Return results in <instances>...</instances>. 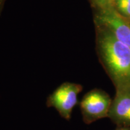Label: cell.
Segmentation results:
<instances>
[{"label": "cell", "mask_w": 130, "mask_h": 130, "mask_svg": "<svg viewBox=\"0 0 130 130\" xmlns=\"http://www.w3.org/2000/svg\"><path fill=\"white\" fill-rule=\"evenodd\" d=\"M99 54L116 89L130 87V48L111 32L99 39Z\"/></svg>", "instance_id": "cell-1"}, {"label": "cell", "mask_w": 130, "mask_h": 130, "mask_svg": "<svg viewBox=\"0 0 130 130\" xmlns=\"http://www.w3.org/2000/svg\"><path fill=\"white\" fill-rule=\"evenodd\" d=\"M111 102L109 95L101 89H94L87 92L79 103L84 122L89 125L108 117Z\"/></svg>", "instance_id": "cell-2"}, {"label": "cell", "mask_w": 130, "mask_h": 130, "mask_svg": "<svg viewBox=\"0 0 130 130\" xmlns=\"http://www.w3.org/2000/svg\"><path fill=\"white\" fill-rule=\"evenodd\" d=\"M82 90L83 86L80 84L65 82L49 95L46 106L55 108L61 118L69 121L72 110L78 102V95Z\"/></svg>", "instance_id": "cell-3"}, {"label": "cell", "mask_w": 130, "mask_h": 130, "mask_svg": "<svg viewBox=\"0 0 130 130\" xmlns=\"http://www.w3.org/2000/svg\"><path fill=\"white\" fill-rule=\"evenodd\" d=\"M108 118L118 127L130 128V87L116 89Z\"/></svg>", "instance_id": "cell-4"}, {"label": "cell", "mask_w": 130, "mask_h": 130, "mask_svg": "<svg viewBox=\"0 0 130 130\" xmlns=\"http://www.w3.org/2000/svg\"><path fill=\"white\" fill-rule=\"evenodd\" d=\"M98 19L119 41L130 48V24L117 11L111 7L105 8L102 10Z\"/></svg>", "instance_id": "cell-5"}, {"label": "cell", "mask_w": 130, "mask_h": 130, "mask_svg": "<svg viewBox=\"0 0 130 130\" xmlns=\"http://www.w3.org/2000/svg\"><path fill=\"white\" fill-rule=\"evenodd\" d=\"M116 5L122 13L130 17V0H116Z\"/></svg>", "instance_id": "cell-6"}, {"label": "cell", "mask_w": 130, "mask_h": 130, "mask_svg": "<svg viewBox=\"0 0 130 130\" xmlns=\"http://www.w3.org/2000/svg\"><path fill=\"white\" fill-rule=\"evenodd\" d=\"M98 6H100L102 9L110 7L112 3L111 0H93Z\"/></svg>", "instance_id": "cell-7"}, {"label": "cell", "mask_w": 130, "mask_h": 130, "mask_svg": "<svg viewBox=\"0 0 130 130\" xmlns=\"http://www.w3.org/2000/svg\"><path fill=\"white\" fill-rule=\"evenodd\" d=\"M6 1V0H0V15H1V13H2V11L3 10V8H4V6Z\"/></svg>", "instance_id": "cell-8"}, {"label": "cell", "mask_w": 130, "mask_h": 130, "mask_svg": "<svg viewBox=\"0 0 130 130\" xmlns=\"http://www.w3.org/2000/svg\"><path fill=\"white\" fill-rule=\"evenodd\" d=\"M116 130H130V128L125 127H118Z\"/></svg>", "instance_id": "cell-9"}, {"label": "cell", "mask_w": 130, "mask_h": 130, "mask_svg": "<svg viewBox=\"0 0 130 130\" xmlns=\"http://www.w3.org/2000/svg\"><path fill=\"white\" fill-rule=\"evenodd\" d=\"M111 1H112V3H113V0H111Z\"/></svg>", "instance_id": "cell-10"}]
</instances>
